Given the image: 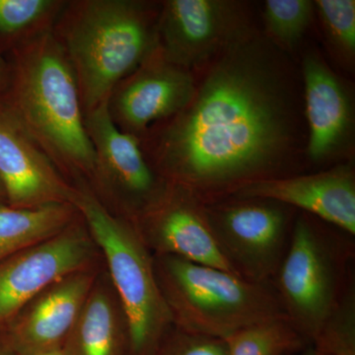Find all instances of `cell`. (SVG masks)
<instances>
[{
	"instance_id": "22",
	"label": "cell",
	"mask_w": 355,
	"mask_h": 355,
	"mask_svg": "<svg viewBox=\"0 0 355 355\" xmlns=\"http://www.w3.org/2000/svg\"><path fill=\"white\" fill-rule=\"evenodd\" d=\"M328 34L340 49L349 53L355 51L354 0H318L314 2Z\"/></svg>"
},
{
	"instance_id": "17",
	"label": "cell",
	"mask_w": 355,
	"mask_h": 355,
	"mask_svg": "<svg viewBox=\"0 0 355 355\" xmlns=\"http://www.w3.org/2000/svg\"><path fill=\"white\" fill-rule=\"evenodd\" d=\"M78 216L70 203L17 209L0 203V261L51 239Z\"/></svg>"
},
{
	"instance_id": "20",
	"label": "cell",
	"mask_w": 355,
	"mask_h": 355,
	"mask_svg": "<svg viewBox=\"0 0 355 355\" xmlns=\"http://www.w3.org/2000/svg\"><path fill=\"white\" fill-rule=\"evenodd\" d=\"M64 0H0V39L12 50L53 29Z\"/></svg>"
},
{
	"instance_id": "15",
	"label": "cell",
	"mask_w": 355,
	"mask_h": 355,
	"mask_svg": "<svg viewBox=\"0 0 355 355\" xmlns=\"http://www.w3.org/2000/svg\"><path fill=\"white\" fill-rule=\"evenodd\" d=\"M93 286L88 268L58 280L7 324L4 338L20 355L62 347Z\"/></svg>"
},
{
	"instance_id": "13",
	"label": "cell",
	"mask_w": 355,
	"mask_h": 355,
	"mask_svg": "<svg viewBox=\"0 0 355 355\" xmlns=\"http://www.w3.org/2000/svg\"><path fill=\"white\" fill-rule=\"evenodd\" d=\"M238 24L232 2L168 0L159 9L157 48L168 62L189 70L239 41Z\"/></svg>"
},
{
	"instance_id": "4",
	"label": "cell",
	"mask_w": 355,
	"mask_h": 355,
	"mask_svg": "<svg viewBox=\"0 0 355 355\" xmlns=\"http://www.w3.org/2000/svg\"><path fill=\"white\" fill-rule=\"evenodd\" d=\"M72 205L106 259L130 352L153 355L173 320L148 248L135 224L107 209L88 184H76Z\"/></svg>"
},
{
	"instance_id": "1",
	"label": "cell",
	"mask_w": 355,
	"mask_h": 355,
	"mask_svg": "<svg viewBox=\"0 0 355 355\" xmlns=\"http://www.w3.org/2000/svg\"><path fill=\"white\" fill-rule=\"evenodd\" d=\"M288 105L265 53L238 41L151 142L164 181L202 193L258 179L288 144Z\"/></svg>"
},
{
	"instance_id": "27",
	"label": "cell",
	"mask_w": 355,
	"mask_h": 355,
	"mask_svg": "<svg viewBox=\"0 0 355 355\" xmlns=\"http://www.w3.org/2000/svg\"><path fill=\"white\" fill-rule=\"evenodd\" d=\"M31 355H64V354L62 347H58V349L44 350Z\"/></svg>"
},
{
	"instance_id": "19",
	"label": "cell",
	"mask_w": 355,
	"mask_h": 355,
	"mask_svg": "<svg viewBox=\"0 0 355 355\" xmlns=\"http://www.w3.org/2000/svg\"><path fill=\"white\" fill-rule=\"evenodd\" d=\"M223 340L228 355H291L308 345L286 315L245 327Z\"/></svg>"
},
{
	"instance_id": "28",
	"label": "cell",
	"mask_w": 355,
	"mask_h": 355,
	"mask_svg": "<svg viewBox=\"0 0 355 355\" xmlns=\"http://www.w3.org/2000/svg\"><path fill=\"white\" fill-rule=\"evenodd\" d=\"M6 200V191H4L3 184H2L1 179H0V203L1 200Z\"/></svg>"
},
{
	"instance_id": "24",
	"label": "cell",
	"mask_w": 355,
	"mask_h": 355,
	"mask_svg": "<svg viewBox=\"0 0 355 355\" xmlns=\"http://www.w3.org/2000/svg\"><path fill=\"white\" fill-rule=\"evenodd\" d=\"M302 355H355V347H306Z\"/></svg>"
},
{
	"instance_id": "3",
	"label": "cell",
	"mask_w": 355,
	"mask_h": 355,
	"mask_svg": "<svg viewBox=\"0 0 355 355\" xmlns=\"http://www.w3.org/2000/svg\"><path fill=\"white\" fill-rule=\"evenodd\" d=\"M159 10L137 0H70L53 34L76 74L84 114L157 48Z\"/></svg>"
},
{
	"instance_id": "12",
	"label": "cell",
	"mask_w": 355,
	"mask_h": 355,
	"mask_svg": "<svg viewBox=\"0 0 355 355\" xmlns=\"http://www.w3.org/2000/svg\"><path fill=\"white\" fill-rule=\"evenodd\" d=\"M0 179L7 205L17 209H34L53 203L72 205L76 195V186L65 179L1 94Z\"/></svg>"
},
{
	"instance_id": "26",
	"label": "cell",
	"mask_w": 355,
	"mask_h": 355,
	"mask_svg": "<svg viewBox=\"0 0 355 355\" xmlns=\"http://www.w3.org/2000/svg\"><path fill=\"white\" fill-rule=\"evenodd\" d=\"M0 355H20L9 345L4 336L0 338Z\"/></svg>"
},
{
	"instance_id": "16",
	"label": "cell",
	"mask_w": 355,
	"mask_h": 355,
	"mask_svg": "<svg viewBox=\"0 0 355 355\" xmlns=\"http://www.w3.org/2000/svg\"><path fill=\"white\" fill-rule=\"evenodd\" d=\"M303 76L309 125L308 154L313 160H322L336 150L347 135L349 98L335 73L314 55L305 58Z\"/></svg>"
},
{
	"instance_id": "11",
	"label": "cell",
	"mask_w": 355,
	"mask_h": 355,
	"mask_svg": "<svg viewBox=\"0 0 355 355\" xmlns=\"http://www.w3.org/2000/svg\"><path fill=\"white\" fill-rule=\"evenodd\" d=\"M196 89L189 70L168 62L156 48L112 91L110 116L121 132L140 140L154 123L168 120L186 108Z\"/></svg>"
},
{
	"instance_id": "18",
	"label": "cell",
	"mask_w": 355,
	"mask_h": 355,
	"mask_svg": "<svg viewBox=\"0 0 355 355\" xmlns=\"http://www.w3.org/2000/svg\"><path fill=\"white\" fill-rule=\"evenodd\" d=\"M120 315L105 289H91L62 345L64 355H123Z\"/></svg>"
},
{
	"instance_id": "9",
	"label": "cell",
	"mask_w": 355,
	"mask_h": 355,
	"mask_svg": "<svg viewBox=\"0 0 355 355\" xmlns=\"http://www.w3.org/2000/svg\"><path fill=\"white\" fill-rule=\"evenodd\" d=\"M133 221L144 244L157 256L236 273L218 246L202 198L189 189L165 181Z\"/></svg>"
},
{
	"instance_id": "21",
	"label": "cell",
	"mask_w": 355,
	"mask_h": 355,
	"mask_svg": "<svg viewBox=\"0 0 355 355\" xmlns=\"http://www.w3.org/2000/svg\"><path fill=\"white\" fill-rule=\"evenodd\" d=\"M314 3L308 0H268L265 21L268 30L279 41L294 46L309 26Z\"/></svg>"
},
{
	"instance_id": "14",
	"label": "cell",
	"mask_w": 355,
	"mask_h": 355,
	"mask_svg": "<svg viewBox=\"0 0 355 355\" xmlns=\"http://www.w3.org/2000/svg\"><path fill=\"white\" fill-rule=\"evenodd\" d=\"M230 193L242 200H263L291 205L355 235V180L349 166L291 178H260Z\"/></svg>"
},
{
	"instance_id": "23",
	"label": "cell",
	"mask_w": 355,
	"mask_h": 355,
	"mask_svg": "<svg viewBox=\"0 0 355 355\" xmlns=\"http://www.w3.org/2000/svg\"><path fill=\"white\" fill-rule=\"evenodd\" d=\"M153 355H228L220 338L179 330L163 338Z\"/></svg>"
},
{
	"instance_id": "5",
	"label": "cell",
	"mask_w": 355,
	"mask_h": 355,
	"mask_svg": "<svg viewBox=\"0 0 355 355\" xmlns=\"http://www.w3.org/2000/svg\"><path fill=\"white\" fill-rule=\"evenodd\" d=\"M154 268L173 324L187 333L224 340L286 315L272 284L174 257L158 256Z\"/></svg>"
},
{
	"instance_id": "25",
	"label": "cell",
	"mask_w": 355,
	"mask_h": 355,
	"mask_svg": "<svg viewBox=\"0 0 355 355\" xmlns=\"http://www.w3.org/2000/svg\"><path fill=\"white\" fill-rule=\"evenodd\" d=\"M9 76V64H7L6 60L2 57L1 51H0V92L6 87L7 81Z\"/></svg>"
},
{
	"instance_id": "8",
	"label": "cell",
	"mask_w": 355,
	"mask_h": 355,
	"mask_svg": "<svg viewBox=\"0 0 355 355\" xmlns=\"http://www.w3.org/2000/svg\"><path fill=\"white\" fill-rule=\"evenodd\" d=\"M84 123L95 154L91 190L135 219L162 189L164 180L156 177L140 140L114 125L108 100L84 114Z\"/></svg>"
},
{
	"instance_id": "7",
	"label": "cell",
	"mask_w": 355,
	"mask_h": 355,
	"mask_svg": "<svg viewBox=\"0 0 355 355\" xmlns=\"http://www.w3.org/2000/svg\"><path fill=\"white\" fill-rule=\"evenodd\" d=\"M205 207L222 253L237 275L272 284L288 247L289 216L280 203L242 200Z\"/></svg>"
},
{
	"instance_id": "2",
	"label": "cell",
	"mask_w": 355,
	"mask_h": 355,
	"mask_svg": "<svg viewBox=\"0 0 355 355\" xmlns=\"http://www.w3.org/2000/svg\"><path fill=\"white\" fill-rule=\"evenodd\" d=\"M51 30L12 50L0 94L65 179L86 183L92 181L94 150L76 74Z\"/></svg>"
},
{
	"instance_id": "6",
	"label": "cell",
	"mask_w": 355,
	"mask_h": 355,
	"mask_svg": "<svg viewBox=\"0 0 355 355\" xmlns=\"http://www.w3.org/2000/svg\"><path fill=\"white\" fill-rule=\"evenodd\" d=\"M345 258L312 219H296L272 286L287 318L308 345L323 330L349 286L343 277Z\"/></svg>"
},
{
	"instance_id": "10",
	"label": "cell",
	"mask_w": 355,
	"mask_h": 355,
	"mask_svg": "<svg viewBox=\"0 0 355 355\" xmlns=\"http://www.w3.org/2000/svg\"><path fill=\"white\" fill-rule=\"evenodd\" d=\"M85 226L76 219L60 234L0 261V327L44 289L87 270L96 245Z\"/></svg>"
}]
</instances>
